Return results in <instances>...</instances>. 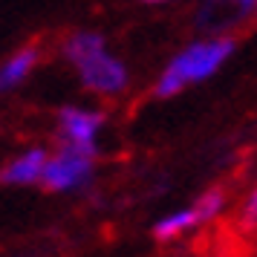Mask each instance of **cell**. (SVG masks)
I'll list each match as a JSON object with an SVG mask.
<instances>
[{"label": "cell", "instance_id": "9", "mask_svg": "<svg viewBox=\"0 0 257 257\" xmlns=\"http://www.w3.org/2000/svg\"><path fill=\"white\" fill-rule=\"evenodd\" d=\"M243 222L245 225H254L257 222V185H254V191L248 194V199H245V205H243Z\"/></svg>", "mask_w": 257, "mask_h": 257}, {"label": "cell", "instance_id": "3", "mask_svg": "<svg viewBox=\"0 0 257 257\" xmlns=\"http://www.w3.org/2000/svg\"><path fill=\"white\" fill-rule=\"evenodd\" d=\"M95 174V156L93 153H81L55 145L47 156V168H44V179L41 188L49 194H78L93 182Z\"/></svg>", "mask_w": 257, "mask_h": 257}, {"label": "cell", "instance_id": "5", "mask_svg": "<svg viewBox=\"0 0 257 257\" xmlns=\"http://www.w3.org/2000/svg\"><path fill=\"white\" fill-rule=\"evenodd\" d=\"M49 148L44 145H29L24 151H18L12 159L0 165V185L3 188H35L44 179Z\"/></svg>", "mask_w": 257, "mask_h": 257}, {"label": "cell", "instance_id": "6", "mask_svg": "<svg viewBox=\"0 0 257 257\" xmlns=\"http://www.w3.org/2000/svg\"><path fill=\"white\" fill-rule=\"evenodd\" d=\"M41 61H44V49L38 44H24L15 52H9L0 61V95H9L15 90H21L32 78V72L41 67Z\"/></svg>", "mask_w": 257, "mask_h": 257}, {"label": "cell", "instance_id": "7", "mask_svg": "<svg viewBox=\"0 0 257 257\" xmlns=\"http://www.w3.org/2000/svg\"><path fill=\"white\" fill-rule=\"evenodd\" d=\"M194 225H199L194 208H182V211H174V214L162 217V220H156L153 237H156V240H174V237H179V234L191 231Z\"/></svg>", "mask_w": 257, "mask_h": 257}, {"label": "cell", "instance_id": "4", "mask_svg": "<svg viewBox=\"0 0 257 257\" xmlns=\"http://www.w3.org/2000/svg\"><path fill=\"white\" fill-rule=\"evenodd\" d=\"M107 124V116L101 110L84 104H64L55 113V136L58 145L72 148L81 153H93L98 156V136Z\"/></svg>", "mask_w": 257, "mask_h": 257}, {"label": "cell", "instance_id": "10", "mask_svg": "<svg viewBox=\"0 0 257 257\" xmlns=\"http://www.w3.org/2000/svg\"><path fill=\"white\" fill-rule=\"evenodd\" d=\"M217 3H234V6L240 9V15H243V12H251V9H257V0H217Z\"/></svg>", "mask_w": 257, "mask_h": 257}, {"label": "cell", "instance_id": "1", "mask_svg": "<svg viewBox=\"0 0 257 257\" xmlns=\"http://www.w3.org/2000/svg\"><path fill=\"white\" fill-rule=\"evenodd\" d=\"M61 58L72 67L87 93L113 98L121 95L130 84L127 64L110 52L107 38L95 29H75L61 41Z\"/></svg>", "mask_w": 257, "mask_h": 257}, {"label": "cell", "instance_id": "11", "mask_svg": "<svg viewBox=\"0 0 257 257\" xmlns=\"http://www.w3.org/2000/svg\"><path fill=\"white\" fill-rule=\"evenodd\" d=\"M142 3H151V6H159V3H174V0H142Z\"/></svg>", "mask_w": 257, "mask_h": 257}, {"label": "cell", "instance_id": "8", "mask_svg": "<svg viewBox=\"0 0 257 257\" xmlns=\"http://www.w3.org/2000/svg\"><path fill=\"white\" fill-rule=\"evenodd\" d=\"M222 205H225L222 191H205V194L191 205V208H194V214H197L199 222H208V220H214V217L222 211Z\"/></svg>", "mask_w": 257, "mask_h": 257}, {"label": "cell", "instance_id": "2", "mask_svg": "<svg viewBox=\"0 0 257 257\" xmlns=\"http://www.w3.org/2000/svg\"><path fill=\"white\" fill-rule=\"evenodd\" d=\"M231 52H234V41L231 38H222V35H217V38L208 35V38H199L194 44H188L185 49H179L174 58L168 61L162 75L156 78L153 95L156 98H174V95H179L191 84H199L205 78H211L225 61L231 58Z\"/></svg>", "mask_w": 257, "mask_h": 257}]
</instances>
